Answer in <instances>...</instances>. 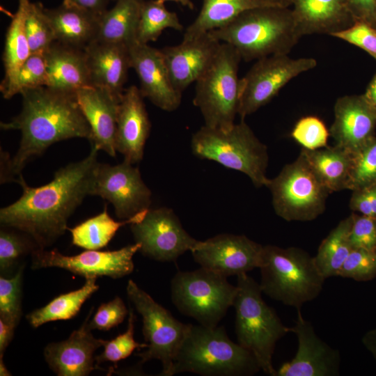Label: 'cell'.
Returning a JSON list of instances; mask_svg holds the SVG:
<instances>
[{
    "instance_id": "obj_1",
    "label": "cell",
    "mask_w": 376,
    "mask_h": 376,
    "mask_svg": "<svg viewBox=\"0 0 376 376\" xmlns=\"http://www.w3.org/2000/svg\"><path fill=\"white\" fill-rule=\"evenodd\" d=\"M98 151L91 146L86 157L62 167L52 180L41 187L28 186L21 174L16 181L22 187V194L0 210L1 224L27 235L37 249L51 245L68 230L69 217L91 195Z\"/></svg>"
},
{
    "instance_id": "obj_2",
    "label": "cell",
    "mask_w": 376,
    "mask_h": 376,
    "mask_svg": "<svg viewBox=\"0 0 376 376\" xmlns=\"http://www.w3.org/2000/svg\"><path fill=\"white\" fill-rule=\"evenodd\" d=\"M22 109L10 122H1L3 130H19L22 137L15 155L1 150V182L15 180L33 158L51 145L72 138L91 139V127L75 95L41 86L23 91Z\"/></svg>"
},
{
    "instance_id": "obj_3",
    "label": "cell",
    "mask_w": 376,
    "mask_h": 376,
    "mask_svg": "<svg viewBox=\"0 0 376 376\" xmlns=\"http://www.w3.org/2000/svg\"><path fill=\"white\" fill-rule=\"evenodd\" d=\"M209 33L221 42L234 47L246 61L288 54L302 37L290 6H285L249 9Z\"/></svg>"
},
{
    "instance_id": "obj_4",
    "label": "cell",
    "mask_w": 376,
    "mask_h": 376,
    "mask_svg": "<svg viewBox=\"0 0 376 376\" xmlns=\"http://www.w3.org/2000/svg\"><path fill=\"white\" fill-rule=\"evenodd\" d=\"M260 370L253 354L232 341L224 327L190 324L175 357L171 376L182 373L203 376H247Z\"/></svg>"
},
{
    "instance_id": "obj_5",
    "label": "cell",
    "mask_w": 376,
    "mask_h": 376,
    "mask_svg": "<svg viewBox=\"0 0 376 376\" xmlns=\"http://www.w3.org/2000/svg\"><path fill=\"white\" fill-rule=\"evenodd\" d=\"M259 269L262 292L297 310L319 296L325 280L314 256L297 247L263 246Z\"/></svg>"
},
{
    "instance_id": "obj_6",
    "label": "cell",
    "mask_w": 376,
    "mask_h": 376,
    "mask_svg": "<svg viewBox=\"0 0 376 376\" xmlns=\"http://www.w3.org/2000/svg\"><path fill=\"white\" fill-rule=\"evenodd\" d=\"M235 334L237 343L251 352L260 369L276 376L272 358L276 343L288 332L274 309L262 297L260 284L246 273L237 276Z\"/></svg>"
},
{
    "instance_id": "obj_7",
    "label": "cell",
    "mask_w": 376,
    "mask_h": 376,
    "mask_svg": "<svg viewBox=\"0 0 376 376\" xmlns=\"http://www.w3.org/2000/svg\"><path fill=\"white\" fill-rule=\"evenodd\" d=\"M191 150L200 159L246 174L256 187L268 183L267 148L244 120L227 130L203 125L192 136Z\"/></svg>"
},
{
    "instance_id": "obj_8",
    "label": "cell",
    "mask_w": 376,
    "mask_h": 376,
    "mask_svg": "<svg viewBox=\"0 0 376 376\" xmlns=\"http://www.w3.org/2000/svg\"><path fill=\"white\" fill-rule=\"evenodd\" d=\"M241 60L234 47L221 42L212 63L196 81L193 102L202 113L204 125L223 130L234 125L240 105Z\"/></svg>"
},
{
    "instance_id": "obj_9",
    "label": "cell",
    "mask_w": 376,
    "mask_h": 376,
    "mask_svg": "<svg viewBox=\"0 0 376 376\" xmlns=\"http://www.w3.org/2000/svg\"><path fill=\"white\" fill-rule=\"evenodd\" d=\"M237 292V285L230 284L226 277L201 267L178 271L171 281V300L177 309L207 327L218 326L233 306Z\"/></svg>"
},
{
    "instance_id": "obj_10",
    "label": "cell",
    "mask_w": 376,
    "mask_h": 376,
    "mask_svg": "<svg viewBox=\"0 0 376 376\" xmlns=\"http://www.w3.org/2000/svg\"><path fill=\"white\" fill-rule=\"evenodd\" d=\"M276 214L287 221H309L322 214L330 194L300 152L266 186Z\"/></svg>"
},
{
    "instance_id": "obj_11",
    "label": "cell",
    "mask_w": 376,
    "mask_h": 376,
    "mask_svg": "<svg viewBox=\"0 0 376 376\" xmlns=\"http://www.w3.org/2000/svg\"><path fill=\"white\" fill-rule=\"evenodd\" d=\"M126 292L142 317L143 335L148 343L147 350L135 355L141 358V363L159 360L162 364L159 375L171 376L175 357L190 324H184L175 319L134 281H128Z\"/></svg>"
},
{
    "instance_id": "obj_12",
    "label": "cell",
    "mask_w": 376,
    "mask_h": 376,
    "mask_svg": "<svg viewBox=\"0 0 376 376\" xmlns=\"http://www.w3.org/2000/svg\"><path fill=\"white\" fill-rule=\"evenodd\" d=\"M317 65L313 58L275 54L256 60L240 79L238 115L241 120L267 104L293 78Z\"/></svg>"
},
{
    "instance_id": "obj_13",
    "label": "cell",
    "mask_w": 376,
    "mask_h": 376,
    "mask_svg": "<svg viewBox=\"0 0 376 376\" xmlns=\"http://www.w3.org/2000/svg\"><path fill=\"white\" fill-rule=\"evenodd\" d=\"M91 195L108 201L116 217L125 220L150 209L152 193L143 181L139 168L123 160L117 165L97 164Z\"/></svg>"
},
{
    "instance_id": "obj_14",
    "label": "cell",
    "mask_w": 376,
    "mask_h": 376,
    "mask_svg": "<svg viewBox=\"0 0 376 376\" xmlns=\"http://www.w3.org/2000/svg\"><path fill=\"white\" fill-rule=\"evenodd\" d=\"M134 241L145 256L160 262H172L198 240L182 227L174 212L167 207L148 209L139 222L130 224Z\"/></svg>"
},
{
    "instance_id": "obj_15",
    "label": "cell",
    "mask_w": 376,
    "mask_h": 376,
    "mask_svg": "<svg viewBox=\"0 0 376 376\" xmlns=\"http://www.w3.org/2000/svg\"><path fill=\"white\" fill-rule=\"evenodd\" d=\"M140 247L135 242L118 250H87L75 256L63 255L56 249H36L31 253V268H62L86 279L102 276L120 279L133 272L132 258Z\"/></svg>"
},
{
    "instance_id": "obj_16",
    "label": "cell",
    "mask_w": 376,
    "mask_h": 376,
    "mask_svg": "<svg viewBox=\"0 0 376 376\" xmlns=\"http://www.w3.org/2000/svg\"><path fill=\"white\" fill-rule=\"evenodd\" d=\"M263 247L245 235L222 233L198 241L190 251L200 267L227 278L259 268Z\"/></svg>"
},
{
    "instance_id": "obj_17",
    "label": "cell",
    "mask_w": 376,
    "mask_h": 376,
    "mask_svg": "<svg viewBox=\"0 0 376 376\" xmlns=\"http://www.w3.org/2000/svg\"><path fill=\"white\" fill-rule=\"evenodd\" d=\"M295 324L289 327L298 341L294 358L283 363L276 376H338L340 375V355L315 333L312 323L305 320L297 309Z\"/></svg>"
},
{
    "instance_id": "obj_18",
    "label": "cell",
    "mask_w": 376,
    "mask_h": 376,
    "mask_svg": "<svg viewBox=\"0 0 376 376\" xmlns=\"http://www.w3.org/2000/svg\"><path fill=\"white\" fill-rule=\"evenodd\" d=\"M129 49L131 68L138 76L143 97L164 111L176 110L182 93L174 87L160 49L137 42Z\"/></svg>"
},
{
    "instance_id": "obj_19",
    "label": "cell",
    "mask_w": 376,
    "mask_h": 376,
    "mask_svg": "<svg viewBox=\"0 0 376 376\" xmlns=\"http://www.w3.org/2000/svg\"><path fill=\"white\" fill-rule=\"evenodd\" d=\"M221 43L207 33L160 49L176 90L182 93L198 79L212 63Z\"/></svg>"
},
{
    "instance_id": "obj_20",
    "label": "cell",
    "mask_w": 376,
    "mask_h": 376,
    "mask_svg": "<svg viewBox=\"0 0 376 376\" xmlns=\"http://www.w3.org/2000/svg\"><path fill=\"white\" fill-rule=\"evenodd\" d=\"M334 112L329 133L336 146L353 155L375 136L376 112L362 95L338 98Z\"/></svg>"
},
{
    "instance_id": "obj_21",
    "label": "cell",
    "mask_w": 376,
    "mask_h": 376,
    "mask_svg": "<svg viewBox=\"0 0 376 376\" xmlns=\"http://www.w3.org/2000/svg\"><path fill=\"white\" fill-rule=\"evenodd\" d=\"M80 109L91 130V146L115 157L116 134L119 104L121 97L109 91L87 86L75 93Z\"/></svg>"
},
{
    "instance_id": "obj_22",
    "label": "cell",
    "mask_w": 376,
    "mask_h": 376,
    "mask_svg": "<svg viewBox=\"0 0 376 376\" xmlns=\"http://www.w3.org/2000/svg\"><path fill=\"white\" fill-rule=\"evenodd\" d=\"M143 98L139 88L132 85L125 89L119 104L116 150L132 164L143 159L150 131Z\"/></svg>"
},
{
    "instance_id": "obj_23",
    "label": "cell",
    "mask_w": 376,
    "mask_h": 376,
    "mask_svg": "<svg viewBox=\"0 0 376 376\" xmlns=\"http://www.w3.org/2000/svg\"><path fill=\"white\" fill-rule=\"evenodd\" d=\"M90 311L81 327L72 331L65 340L52 343L44 350L46 361L58 376H86L94 369L95 350L103 340L95 338L88 327Z\"/></svg>"
},
{
    "instance_id": "obj_24",
    "label": "cell",
    "mask_w": 376,
    "mask_h": 376,
    "mask_svg": "<svg viewBox=\"0 0 376 376\" xmlns=\"http://www.w3.org/2000/svg\"><path fill=\"white\" fill-rule=\"evenodd\" d=\"M92 86L121 97L131 61L129 46L95 40L84 49Z\"/></svg>"
},
{
    "instance_id": "obj_25",
    "label": "cell",
    "mask_w": 376,
    "mask_h": 376,
    "mask_svg": "<svg viewBox=\"0 0 376 376\" xmlns=\"http://www.w3.org/2000/svg\"><path fill=\"white\" fill-rule=\"evenodd\" d=\"M290 8L302 36H331L355 22L348 0H290Z\"/></svg>"
},
{
    "instance_id": "obj_26",
    "label": "cell",
    "mask_w": 376,
    "mask_h": 376,
    "mask_svg": "<svg viewBox=\"0 0 376 376\" xmlns=\"http://www.w3.org/2000/svg\"><path fill=\"white\" fill-rule=\"evenodd\" d=\"M44 55L48 75L47 87L75 95L79 89L91 86L84 49L55 42Z\"/></svg>"
},
{
    "instance_id": "obj_27",
    "label": "cell",
    "mask_w": 376,
    "mask_h": 376,
    "mask_svg": "<svg viewBox=\"0 0 376 376\" xmlns=\"http://www.w3.org/2000/svg\"><path fill=\"white\" fill-rule=\"evenodd\" d=\"M45 14L53 29L56 42L84 49L97 40L100 17L77 6L47 9Z\"/></svg>"
},
{
    "instance_id": "obj_28",
    "label": "cell",
    "mask_w": 376,
    "mask_h": 376,
    "mask_svg": "<svg viewBox=\"0 0 376 376\" xmlns=\"http://www.w3.org/2000/svg\"><path fill=\"white\" fill-rule=\"evenodd\" d=\"M30 3V0H18L17 10L13 15L6 36L2 57L5 74L0 90L3 97L7 100L11 98L19 68L31 54L25 26Z\"/></svg>"
},
{
    "instance_id": "obj_29",
    "label": "cell",
    "mask_w": 376,
    "mask_h": 376,
    "mask_svg": "<svg viewBox=\"0 0 376 376\" xmlns=\"http://www.w3.org/2000/svg\"><path fill=\"white\" fill-rule=\"evenodd\" d=\"M268 6L283 5L265 0H203L198 16L186 29L182 40L222 28L249 9Z\"/></svg>"
},
{
    "instance_id": "obj_30",
    "label": "cell",
    "mask_w": 376,
    "mask_h": 376,
    "mask_svg": "<svg viewBox=\"0 0 376 376\" xmlns=\"http://www.w3.org/2000/svg\"><path fill=\"white\" fill-rule=\"evenodd\" d=\"M301 153L330 194L347 189L352 160L350 152L334 145L313 150L302 148Z\"/></svg>"
},
{
    "instance_id": "obj_31",
    "label": "cell",
    "mask_w": 376,
    "mask_h": 376,
    "mask_svg": "<svg viewBox=\"0 0 376 376\" xmlns=\"http://www.w3.org/2000/svg\"><path fill=\"white\" fill-rule=\"evenodd\" d=\"M145 0H116L101 17L97 40L130 46L136 41L141 10Z\"/></svg>"
},
{
    "instance_id": "obj_32",
    "label": "cell",
    "mask_w": 376,
    "mask_h": 376,
    "mask_svg": "<svg viewBox=\"0 0 376 376\" xmlns=\"http://www.w3.org/2000/svg\"><path fill=\"white\" fill-rule=\"evenodd\" d=\"M147 211H142L130 219L117 221L110 217L105 206L101 213L73 228H68V230L71 233L74 245L86 250H98L108 244L120 227L140 221Z\"/></svg>"
},
{
    "instance_id": "obj_33",
    "label": "cell",
    "mask_w": 376,
    "mask_h": 376,
    "mask_svg": "<svg viewBox=\"0 0 376 376\" xmlns=\"http://www.w3.org/2000/svg\"><path fill=\"white\" fill-rule=\"evenodd\" d=\"M353 214L341 220L321 242L315 263L324 279L336 276L353 249L350 240Z\"/></svg>"
},
{
    "instance_id": "obj_34",
    "label": "cell",
    "mask_w": 376,
    "mask_h": 376,
    "mask_svg": "<svg viewBox=\"0 0 376 376\" xmlns=\"http://www.w3.org/2000/svg\"><path fill=\"white\" fill-rule=\"evenodd\" d=\"M96 279H87L81 288L60 295L45 306L30 313L26 317L30 324L37 328L49 322L75 317L83 304L98 290Z\"/></svg>"
},
{
    "instance_id": "obj_35",
    "label": "cell",
    "mask_w": 376,
    "mask_h": 376,
    "mask_svg": "<svg viewBox=\"0 0 376 376\" xmlns=\"http://www.w3.org/2000/svg\"><path fill=\"white\" fill-rule=\"evenodd\" d=\"M166 29L182 31L177 13L169 10L164 3L158 0H145L136 32L137 42L148 44L156 41Z\"/></svg>"
},
{
    "instance_id": "obj_36",
    "label": "cell",
    "mask_w": 376,
    "mask_h": 376,
    "mask_svg": "<svg viewBox=\"0 0 376 376\" xmlns=\"http://www.w3.org/2000/svg\"><path fill=\"white\" fill-rule=\"evenodd\" d=\"M25 26L31 53L45 54L56 39L41 3H30Z\"/></svg>"
},
{
    "instance_id": "obj_37",
    "label": "cell",
    "mask_w": 376,
    "mask_h": 376,
    "mask_svg": "<svg viewBox=\"0 0 376 376\" xmlns=\"http://www.w3.org/2000/svg\"><path fill=\"white\" fill-rule=\"evenodd\" d=\"M376 185V136L352 155L347 189L356 190Z\"/></svg>"
},
{
    "instance_id": "obj_38",
    "label": "cell",
    "mask_w": 376,
    "mask_h": 376,
    "mask_svg": "<svg viewBox=\"0 0 376 376\" xmlns=\"http://www.w3.org/2000/svg\"><path fill=\"white\" fill-rule=\"evenodd\" d=\"M135 315L132 308L128 314V325L126 331L111 340H103L104 351L95 357V366L109 361L116 363L127 358L136 349L146 348L147 343H139L134 338Z\"/></svg>"
},
{
    "instance_id": "obj_39",
    "label": "cell",
    "mask_w": 376,
    "mask_h": 376,
    "mask_svg": "<svg viewBox=\"0 0 376 376\" xmlns=\"http://www.w3.org/2000/svg\"><path fill=\"white\" fill-rule=\"evenodd\" d=\"M37 249L30 238L26 239L19 234L5 228L0 231V272L7 276L13 272L20 258L28 251Z\"/></svg>"
},
{
    "instance_id": "obj_40",
    "label": "cell",
    "mask_w": 376,
    "mask_h": 376,
    "mask_svg": "<svg viewBox=\"0 0 376 376\" xmlns=\"http://www.w3.org/2000/svg\"><path fill=\"white\" fill-rule=\"evenodd\" d=\"M23 266L10 279L0 277V318L18 324L22 315Z\"/></svg>"
},
{
    "instance_id": "obj_41",
    "label": "cell",
    "mask_w": 376,
    "mask_h": 376,
    "mask_svg": "<svg viewBox=\"0 0 376 376\" xmlns=\"http://www.w3.org/2000/svg\"><path fill=\"white\" fill-rule=\"evenodd\" d=\"M48 75L45 55L31 54L19 68L11 92V97L23 91L47 86Z\"/></svg>"
},
{
    "instance_id": "obj_42",
    "label": "cell",
    "mask_w": 376,
    "mask_h": 376,
    "mask_svg": "<svg viewBox=\"0 0 376 376\" xmlns=\"http://www.w3.org/2000/svg\"><path fill=\"white\" fill-rule=\"evenodd\" d=\"M291 136L302 148L309 150L327 146L329 130L317 116H308L300 118L294 126Z\"/></svg>"
},
{
    "instance_id": "obj_43",
    "label": "cell",
    "mask_w": 376,
    "mask_h": 376,
    "mask_svg": "<svg viewBox=\"0 0 376 376\" xmlns=\"http://www.w3.org/2000/svg\"><path fill=\"white\" fill-rule=\"evenodd\" d=\"M337 276L367 281L376 277V249L354 248L337 274Z\"/></svg>"
},
{
    "instance_id": "obj_44",
    "label": "cell",
    "mask_w": 376,
    "mask_h": 376,
    "mask_svg": "<svg viewBox=\"0 0 376 376\" xmlns=\"http://www.w3.org/2000/svg\"><path fill=\"white\" fill-rule=\"evenodd\" d=\"M363 49L376 60V28L361 21L331 35Z\"/></svg>"
},
{
    "instance_id": "obj_45",
    "label": "cell",
    "mask_w": 376,
    "mask_h": 376,
    "mask_svg": "<svg viewBox=\"0 0 376 376\" xmlns=\"http://www.w3.org/2000/svg\"><path fill=\"white\" fill-rule=\"evenodd\" d=\"M129 311L123 299L116 297L99 306L91 321L88 322V327L91 330L108 331L123 322Z\"/></svg>"
},
{
    "instance_id": "obj_46",
    "label": "cell",
    "mask_w": 376,
    "mask_h": 376,
    "mask_svg": "<svg viewBox=\"0 0 376 376\" xmlns=\"http://www.w3.org/2000/svg\"><path fill=\"white\" fill-rule=\"evenodd\" d=\"M352 214L350 240L353 249H376V218Z\"/></svg>"
},
{
    "instance_id": "obj_47",
    "label": "cell",
    "mask_w": 376,
    "mask_h": 376,
    "mask_svg": "<svg viewBox=\"0 0 376 376\" xmlns=\"http://www.w3.org/2000/svg\"><path fill=\"white\" fill-rule=\"evenodd\" d=\"M350 207L360 214L376 218V185L353 190Z\"/></svg>"
},
{
    "instance_id": "obj_48",
    "label": "cell",
    "mask_w": 376,
    "mask_h": 376,
    "mask_svg": "<svg viewBox=\"0 0 376 376\" xmlns=\"http://www.w3.org/2000/svg\"><path fill=\"white\" fill-rule=\"evenodd\" d=\"M356 21H361L376 28V0H348Z\"/></svg>"
},
{
    "instance_id": "obj_49",
    "label": "cell",
    "mask_w": 376,
    "mask_h": 376,
    "mask_svg": "<svg viewBox=\"0 0 376 376\" xmlns=\"http://www.w3.org/2000/svg\"><path fill=\"white\" fill-rule=\"evenodd\" d=\"M71 5L77 6L82 9L101 17L108 10L109 0H68Z\"/></svg>"
},
{
    "instance_id": "obj_50",
    "label": "cell",
    "mask_w": 376,
    "mask_h": 376,
    "mask_svg": "<svg viewBox=\"0 0 376 376\" xmlns=\"http://www.w3.org/2000/svg\"><path fill=\"white\" fill-rule=\"evenodd\" d=\"M17 324L11 321L0 318V357L12 340Z\"/></svg>"
},
{
    "instance_id": "obj_51",
    "label": "cell",
    "mask_w": 376,
    "mask_h": 376,
    "mask_svg": "<svg viewBox=\"0 0 376 376\" xmlns=\"http://www.w3.org/2000/svg\"><path fill=\"white\" fill-rule=\"evenodd\" d=\"M362 95L370 107L376 112V72Z\"/></svg>"
},
{
    "instance_id": "obj_52",
    "label": "cell",
    "mask_w": 376,
    "mask_h": 376,
    "mask_svg": "<svg viewBox=\"0 0 376 376\" xmlns=\"http://www.w3.org/2000/svg\"><path fill=\"white\" fill-rule=\"evenodd\" d=\"M361 342L376 361V328L368 331L363 336Z\"/></svg>"
},
{
    "instance_id": "obj_53",
    "label": "cell",
    "mask_w": 376,
    "mask_h": 376,
    "mask_svg": "<svg viewBox=\"0 0 376 376\" xmlns=\"http://www.w3.org/2000/svg\"><path fill=\"white\" fill-rule=\"evenodd\" d=\"M161 2L165 3L166 1H173L175 3H178L181 4L183 6L188 7L190 9H194V3H192L191 0H158Z\"/></svg>"
},
{
    "instance_id": "obj_54",
    "label": "cell",
    "mask_w": 376,
    "mask_h": 376,
    "mask_svg": "<svg viewBox=\"0 0 376 376\" xmlns=\"http://www.w3.org/2000/svg\"><path fill=\"white\" fill-rule=\"evenodd\" d=\"M0 375L1 376H9L11 375L10 373L8 371L7 368L6 367L3 361V357H0Z\"/></svg>"
},
{
    "instance_id": "obj_55",
    "label": "cell",
    "mask_w": 376,
    "mask_h": 376,
    "mask_svg": "<svg viewBox=\"0 0 376 376\" xmlns=\"http://www.w3.org/2000/svg\"><path fill=\"white\" fill-rule=\"evenodd\" d=\"M274 3L283 5L285 6H290V0H265Z\"/></svg>"
},
{
    "instance_id": "obj_56",
    "label": "cell",
    "mask_w": 376,
    "mask_h": 376,
    "mask_svg": "<svg viewBox=\"0 0 376 376\" xmlns=\"http://www.w3.org/2000/svg\"><path fill=\"white\" fill-rule=\"evenodd\" d=\"M63 4H64L65 6H75V5H71L68 0H63Z\"/></svg>"
},
{
    "instance_id": "obj_57",
    "label": "cell",
    "mask_w": 376,
    "mask_h": 376,
    "mask_svg": "<svg viewBox=\"0 0 376 376\" xmlns=\"http://www.w3.org/2000/svg\"><path fill=\"white\" fill-rule=\"evenodd\" d=\"M115 1H116V0H115Z\"/></svg>"
}]
</instances>
